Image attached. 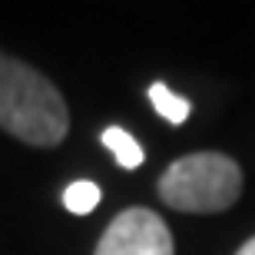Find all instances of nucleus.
Instances as JSON below:
<instances>
[{"label":"nucleus","mask_w":255,"mask_h":255,"mask_svg":"<svg viewBox=\"0 0 255 255\" xmlns=\"http://www.w3.org/2000/svg\"><path fill=\"white\" fill-rule=\"evenodd\" d=\"M236 255H255V236L249 239V242H246V246H242V249H239Z\"/></svg>","instance_id":"nucleus-7"},{"label":"nucleus","mask_w":255,"mask_h":255,"mask_svg":"<svg viewBox=\"0 0 255 255\" xmlns=\"http://www.w3.org/2000/svg\"><path fill=\"white\" fill-rule=\"evenodd\" d=\"M63 206L73 212V216H86V212H93L100 206V186L90 179H76L66 186L63 192Z\"/></svg>","instance_id":"nucleus-6"},{"label":"nucleus","mask_w":255,"mask_h":255,"mask_svg":"<svg viewBox=\"0 0 255 255\" xmlns=\"http://www.w3.org/2000/svg\"><path fill=\"white\" fill-rule=\"evenodd\" d=\"M0 129L27 146H57L70 132V110L47 76L0 50Z\"/></svg>","instance_id":"nucleus-1"},{"label":"nucleus","mask_w":255,"mask_h":255,"mask_svg":"<svg viewBox=\"0 0 255 255\" xmlns=\"http://www.w3.org/2000/svg\"><path fill=\"white\" fill-rule=\"evenodd\" d=\"M172 236L152 209H123L106 226L93 255H172Z\"/></svg>","instance_id":"nucleus-3"},{"label":"nucleus","mask_w":255,"mask_h":255,"mask_svg":"<svg viewBox=\"0 0 255 255\" xmlns=\"http://www.w3.org/2000/svg\"><path fill=\"white\" fill-rule=\"evenodd\" d=\"M242 196V169L226 152H189L159 176V199L176 212L212 216Z\"/></svg>","instance_id":"nucleus-2"},{"label":"nucleus","mask_w":255,"mask_h":255,"mask_svg":"<svg viewBox=\"0 0 255 255\" xmlns=\"http://www.w3.org/2000/svg\"><path fill=\"white\" fill-rule=\"evenodd\" d=\"M103 146L116 156V162H120L123 169H136V166H142V146L132 139L123 126H110V129L103 132Z\"/></svg>","instance_id":"nucleus-4"},{"label":"nucleus","mask_w":255,"mask_h":255,"mask_svg":"<svg viewBox=\"0 0 255 255\" xmlns=\"http://www.w3.org/2000/svg\"><path fill=\"white\" fill-rule=\"evenodd\" d=\"M149 100H152V106H156V113H159L162 120H169L172 126L186 123V120H189V113H192V103H189V100L176 96L166 83H152L149 86Z\"/></svg>","instance_id":"nucleus-5"}]
</instances>
